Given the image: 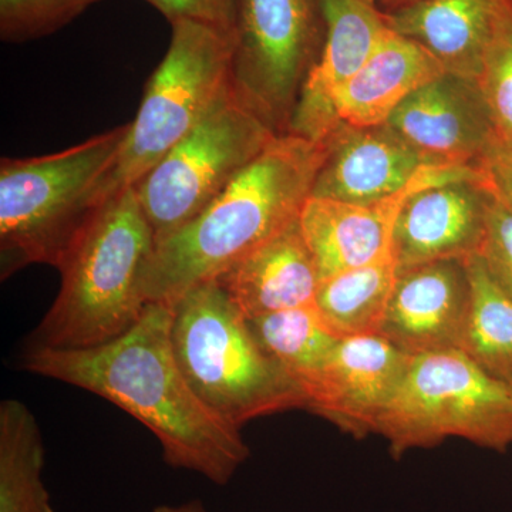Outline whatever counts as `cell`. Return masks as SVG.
Listing matches in <instances>:
<instances>
[{"label":"cell","instance_id":"cell-19","mask_svg":"<svg viewBox=\"0 0 512 512\" xmlns=\"http://www.w3.org/2000/svg\"><path fill=\"white\" fill-rule=\"evenodd\" d=\"M444 73L423 46L389 29L336 96V120L350 127L382 126L404 100Z\"/></svg>","mask_w":512,"mask_h":512},{"label":"cell","instance_id":"cell-11","mask_svg":"<svg viewBox=\"0 0 512 512\" xmlns=\"http://www.w3.org/2000/svg\"><path fill=\"white\" fill-rule=\"evenodd\" d=\"M470 173V168L436 165L392 197L362 204L311 195L299 224L318 265L320 279L393 254L397 218L414 192Z\"/></svg>","mask_w":512,"mask_h":512},{"label":"cell","instance_id":"cell-1","mask_svg":"<svg viewBox=\"0 0 512 512\" xmlns=\"http://www.w3.org/2000/svg\"><path fill=\"white\" fill-rule=\"evenodd\" d=\"M173 305L147 303L119 338L89 349L29 348L23 369L116 404L146 426L168 466L228 484L251 456L241 430L212 412L178 365Z\"/></svg>","mask_w":512,"mask_h":512},{"label":"cell","instance_id":"cell-27","mask_svg":"<svg viewBox=\"0 0 512 512\" xmlns=\"http://www.w3.org/2000/svg\"><path fill=\"white\" fill-rule=\"evenodd\" d=\"M170 23H202L231 35L237 15L238 0H147Z\"/></svg>","mask_w":512,"mask_h":512},{"label":"cell","instance_id":"cell-3","mask_svg":"<svg viewBox=\"0 0 512 512\" xmlns=\"http://www.w3.org/2000/svg\"><path fill=\"white\" fill-rule=\"evenodd\" d=\"M128 124L47 156L0 161V276L60 269L107 205L104 195Z\"/></svg>","mask_w":512,"mask_h":512},{"label":"cell","instance_id":"cell-25","mask_svg":"<svg viewBox=\"0 0 512 512\" xmlns=\"http://www.w3.org/2000/svg\"><path fill=\"white\" fill-rule=\"evenodd\" d=\"M477 80L498 141L512 147V12L501 23Z\"/></svg>","mask_w":512,"mask_h":512},{"label":"cell","instance_id":"cell-20","mask_svg":"<svg viewBox=\"0 0 512 512\" xmlns=\"http://www.w3.org/2000/svg\"><path fill=\"white\" fill-rule=\"evenodd\" d=\"M399 276L393 254L320 279L315 308L340 340L380 335Z\"/></svg>","mask_w":512,"mask_h":512},{"label":"cell","instance_id":"cell-17","mask_svg":"<svg viewBox=\"0 0 512 512\" xmlns=\"http://www.w3.org/2000/svg\"><path fill=\"white\" fill-rule=\"evenodd\" d=\"M512 0H423L384 12L387 26L423 46L446 69L477 79Z\"/></svg>","mask_w":512,"mask_h":512},{"label":"cell","instance_id":"cell-21","mask_svg":"<svg viewBox=\"0 0 512 512\" xmlns=\"http://www.w3.org/2000/svg\"><path fill=\"white\" fill-rule=\"evenodd\" d=\"M45 444L25 403L0 404V512H55L43 483Z\"/></svg>","mask_w":512,"mask_h":512},{"label":"cell","instance_id":"cell-4","mask_svg":"<svg viewBox=\"0 0 512 512\" xmlns=\"http://www.w3.org/2000/svg\"><path fill=\"white\" fill-rule=\"evenodd\" d=\"M154 235L128 188L107 202L60 266L55 302L30 338V348L89 349L119 338L147 303L141 272Z\"/></svg>","mask_w":512,"mask_h":512},{"label":"cell","instance_id":"cell-10","mask_svg":"<svg viewBox=\"0 0 512 512\" xmlns=\"http://www.w3.org/2000/svg\"><path fill=\"white\" fill-rule=\"evenodd\" d=\"M386 124L443 167L473 170L498 141L478 80L448 72L404 100Z\"/></svg>","mask_w":512,"mask_h":512},{"label":"cell","instance_id":"cell-6","mask_svg":"<svg viewBox=\"0 0 512 512\" xmlns=\"http://www.w3.org/2000/svg\"><path fill=\"white\" fill-rule=\"evenodd\" d=\"M376 434L394 460L451 437L505 453L512 447V386L460 349L413 356Z\"/></svg>","mask_w":512,"mask_h":512},{"label":"cell","instance_id":"cell-24","mask_svg":"<svg viewBox=\"0 0 512 512\" xmlns=\"http://www.w3.org/2000/svg\"><path fill=\"white\" fill-rule=\"evenodd\" d=\"M99 0H0V37L22 43L55 33Z\"/></svg>","mask_w":512,"mask_h":512},{"label":"cell","instance_id":"cell-12","mask_svg":"<svg viewBox=\"0 0 512 512\" xmlns=\"http://www.w3.org/2000/svg\"><path fill=\"white\" fill-rule=\"evenodd\" d=\"M490 198L474 170L414 192L394 228L393 255L399 271L478 255Z\"/></svg>","mask_w":512,"mask_h":512},{"label":"cell","instance_id":"cell-18","mask_svg":"<svg viewBox=\"0 0 512 512\" xmlns=\"http://www.w3.org/2000/svg\"><path fill=\"white\" fill-rule=\"evenodd\" d=\"M247 319L315 302L318 265L299 220L245 256L217 279Z\"/></svg>","mask_w":512,"mask_h":512},{"label":"cell","instance_id":"cell-5","mask_svg":"<svg viewBox=\"0 0 512 512\" xmlns=\"http://www.w3.org/2000/svg\"><path fill=\"white\" fill-rule=\"evenodd\" d=\"M173 348L194 392L212 412L242 430L249 421L306 409V397L217 281L173 303Z\"/></svg>","mask_w":512,"mask_h":512},{"label":"cell","instance_id":"cell-22","mask_svg":"<svg viewBox=\"0 0 512 512\" xmlns=\"http://www.w3.org/2000/svg\"><path fill=\"white\" fill-rule=\"evenodd\" d=\"M248 320L256 339L301 387L308 409L340 339L323 325L315 303Z\"/></svg>","mask_w":512,"mask_h":512},{"label":"cell","instance_id":"cell-30","mask_svg":"<svg viewBox=\"0 0 512 512\" xmlns=\"http://www.w3.org/2000/svg\"><path fill=\"white\" fill-rule=\"evenodd\" d=\"M423 0H376L377 6L383 12H393V10L407 8V6L416 5Z\"/></svg>","mask_w":512,"mask_h":512},{"label":"cell","instance_id":"cell-15","mask_svg":"<svg viewBox=\"0 0 512 512\" xmlns=\"http://www.w3.org/2000/svg\"><path fill=\"white\" fill-rule=\"evenodd\" d=\"M466 261L399 271L380 336L410 356L460 349L470 309Z\"/></svg>","mask_w":512,"mask_h":512},{"label":"cell","instance_id":"cell-13","mask_svg":"<svg viewBox=\"0 0 512 512\" xmlns=\"http://www.w3.org/2000/svg\"><path fill=\"white\" fill-rule=\"evenodd\" d=\"M413 356L380 335L342 339L309 399V412L355 439L377 423L402 386Z\"/></svg>","mask_w":512,"mask_h":512},{"label":"cell","instance_id":"cell-31","mask_svg":"<svg viewBox=\"0 0 512 512\" xmlns=\"http://www.w3.org/2000/svg\"><path fill=\"white\" fill-rule=\"evenodd\" d=\"M375 2H376V0H375Z\"/></svg>","mask_w":512,"mask_h":512},{"label":"cell","instance_id":"cell-2","mask_svg":"<svg viewBox=\"0 0 512 512\" xmlns=\"http://www.w3.org/2000/svg\"><path fill=\"white\" fill-rule=\"evenodd\" d=\"M325 156V141L276 136L205 210L154 244L141 272L144 301L173 305L298 221Z\"/></svg>","mask_w":512,"mask_h":512},{"label":"cell","instance_id":"cell-28","mask_svg":"<svg viewBox=\"0 0 512 512\" xmlns=\"http://www.w3.org/2000/svg\"><path fill=\"white\" fill-rule=\"evenodd\" d=\"M473 170L490 194L512 211V147L497 141Z\"/></svg>","mask_w":512,"mask_h":512},{"label":"cell","instance_id":"cell-26","mask_svg":"<svg viewBox=\"0 0 512 512\" xmlns=\"http://www.w3.org/2000/svg\"><path fill=\"white\" fill-rule=\"evenodd\" d=\"M478 256L498 285L512 296V211L493 195Z\"/></svg>","mask_w":512,"mask_h":512},{"label":"cell","instance_id":"cell-9","mask_svg":"<svg viewBox=\"0 0 512 512\" xmlns=\"http://www.w3.org/2000/svg\"><path fill=\"white\" fill-rule=\"evenodd\" d=\"M325 37L323 0H238L229 86L276 134L288 133Z\"/></svg>","mask_w":512,"mask_h":512},{"label":"cell","instance_id":"cell-8","mask_svg":"<svg viewBox=\"0 0 512 512\" xmlns=\"http://www.w3.org/2000/svg\"><path fill=\"white\" fill-rule=\"evenodd\" d=\"M279 134L232 93L136 185L154 244L197 217Z\"/></svg>","mask_w":512,"mask_h":512},{"label":"cell","instance_id":"cell-14","mask_svg":"<svg viewBox=\"0 0 512 512\" xmlns=\"http://www.w3.org/2000/svg\"><path fill=\"white\" fill-rule=\"evenodd\" d=\"M326 37L303 84L288 133L323 141L340 126L335 100L389 32L375 0H323Z\"/></svg>","mask_w":512,"mask_h":512},{"label":"cell","instance_id":"cell-16","mask_svg":"<svg viewBox=\"0 0 512 512\" xmlns=\"http://www.w3.org/2000/svg\"><path fill=\"white\" fill-rule=\"evenodd\" d=\"M323 141L326 156L313 185L312 197L360 204L380 201L436 167L387 124L375 127L340 124Z\"/></svg>","mask_w":512,"mask_h":512},{"label":"cell","instance_id":"cell-23","mask_svg":"<svg viewBox=\"0 0 512 512\" xmlns=\"http://www.w3.org/2000/svg\"><path fill=\"white\" fill-rule=\"evenodd\" d=\"M466 266L471 298L460 350L512 386V296L498 285L480 256L467 259Z\"/></svg>","mask_w":512,"mask_h":512},{"label":"cell","instance_id":"cell-29","mask_svg":"<svg viewBox=\"0 0 512 512\" xmlns=\"http://www.w3.org/2000/svg\"><path fill=\"white\" fill-rule=\"evenodd\" d=\"M154 512H208V510L201 500H190L181 504L158 505Z\"/></svg>","mask_w":512,"mask_h":512},{"label":"cell","instance_id":"cell-7","mask_svg":"<svg viewBox=\"0 0 512 512\" xmlns=\"http://www.w3.org/2000/svg\"><path fill=\"white\" fill-rule=\"evenodd\" d=\"M171 26L170 47L150 77L136 119L128 123L107 175V201L150 173L229 89L231 35L188 20Z\"/></svg>","mask_w":512,"mask_h":512}]
</instances>
